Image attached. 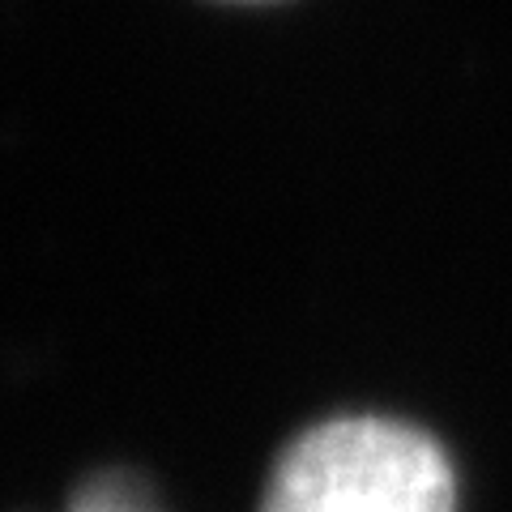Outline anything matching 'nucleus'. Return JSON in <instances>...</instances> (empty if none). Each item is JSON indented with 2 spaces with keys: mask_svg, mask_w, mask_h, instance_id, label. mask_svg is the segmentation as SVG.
Segmentation results:
<instances>
[{
  "mask_svg": "<svg viewBox=\"0 0 512 512\" xmlns=\"http://www.w3.org/2000/svg\"><path fill=\"white\" fill-rule=\"evenodd\" d=\"M256 512H457V478L414 423L338 414L282 448Z\"/></svg>",
  "mask_w": 512,
  "mask_h": 512,
  "instance_id": "1",
  "label": "nucleus"
},
{
  "mask_svg": "<svg viewBox=\"0 0 512 512\" xmlns=\"http://www.w3.org/2000/svg\"><path fill=\"white\" fill-rule=\"evenodd\" d=\"M248 5H256V0H248Z\"/></svg>",
  "mask_w": 512,
  "mask_h": 512,
  "instance_id": "2",
  "label": "nucleus"
}]
</instances>
